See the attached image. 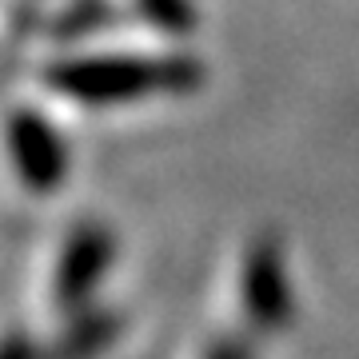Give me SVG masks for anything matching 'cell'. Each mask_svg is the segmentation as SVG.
I'll return each instance as SVG.
<instances>
[{"instance_id": "277c9868", "label": "cell", "mask_w": 359, "mask_h": 359, "mask_svg": "<svg viewBox=\"0 0 359 359\" xmlns=\"http://www.w3.org/2000/svg\"><path fill=\"white\" fill-rule=\"evenodd\" d=\"M8 152H13V164L20 172L32 192H52L60 188L68 176V152L65 144L56 140L52 124H44L40 116L20 112L8 120Z\"/></svg>"}, {"instance_id": "52a82bcc", "label": "cell", "mask_w": 359, "mask_h": 359, "mask_svg": "<svg viewBox=\"0 0 359 359\" xmlns=\"http://www.w3.org/2000/svg\"><path fill=\"white\" fill-rule=\"evenodd\" d=\"M0 359H36V347L28 344V335L13 332L0 339Z\"/></svg>"}, {"instance_id": "5b68a950", "label": "cell", "mask_w": 359, "mask_h": 359, "mask_svg": "<svg viewBox=\"0 0 359 359\" xmlns=\"http://www.w3.org/2000/svg\"><path fill=\"white\" fill-rule=\"evenodd\" d=\"M112 339V327H108V316H92L60 339V359H88L92 351H100L104 344Z\"/></svg>"}, {"instance_id": "6da1fadb", "label": "cell", "mask_w": 359, "mask_h": 359, "mask_svg": "<svg viewBox=\"0 0 359 359\" xmlns=\"http://www.w3.org/2000/svg\"><path fill=\"white\" fill-rule=\"evenodd\" d=\"M244 316L256 332H283V323L292 320V280L283 264V248L276 236H256L244 252Z\"/></svg>"}, {"instance_id": "7a4b0ae2", "label": "cell", "mask_w": 359, "mask_h": 359, "mask_svg": "<svg viewBox=\"0 0 359 359\" xmlns=\"http://www.w3.org/2000/svg\"><path fill=\"white\" fill-rule=\"evenodd\" d=\"M180 65H152V60H92L56 72V84L84 100H128L152 88H180Z\"/></svg>"}, {"instance_id": "8992f818", "label": "cell", "mask_w": 359, "mask_h": 359, "mask_svg": "<svg viewBox=\"0 0 359 359\" xmlns=\"http://www.w3.org/2000/svg\"><path fill=\"white\" fill-rule=\"evenodd\" d=\"M204 359H256V351H252V344H248V339L224 335V339H216V344L208 347Z\"/></svg>"}, {"instance_id": "3957f363", "label": "cell", "mask_w": 359, "mask_h": 359, "mask_svg": "<svg viewBox=\"0 0 359 359\" xmlns=\"http://www.w3.org/2000/svg\"><path fill=\"white\" fill-rule=\"evenodd\" d=\"M112 252H116V244H112V236H108V228H100V224H80V228H72L65 252H60L56 280H52L56 304L65 311H76L92 295V287L100 283V276L108 271Z\"/></svg>"}]
</instances>
